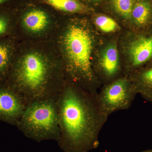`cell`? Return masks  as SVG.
<instances>
[{
    "label": "cell",
    "instance_id": "1",
    "mask_svg": "<svg viewBox=\"0 0 152 152\" xmlns=\"http://www.w3.org/2000/svg\"><path fill=\"white\" fill-rule=\"evenodd\" d=\"M96 95L74 83L64 84L57 99L60 137L65 152H88L99 146V136L108 116L101 111Z\"/></svg>",
    "mask_w": 152,
    "mask_h": 152
},
{
    "label": "cell",
    "instance_id": "2",
    "mask_svg": "<svg viewBox=\"0 0 152 152\" xmlns=\"http://www.w3.org/2000/svg\"><path fill=\"white\" fill-rule=\"evenodd\" d=\"M52 67L39 55L30 53L12 64L4 86L18 93L27 105L36 101L57 99L64 85L55 83Z\"/></svg>",
    "mask_w": 152,
    "mask_h": 152
},
{
    "label": "cell",
    "instance_id": "3",
    "mask_svg": "<svg viewBox=\"0 0 152 152\" xmlns=\"http://www.w3.org/2000/svg\"><path fill=\"white\" fill-rule=\"evenodd\" d=\"M64 46L69 60L67 72L80 87L96 94L99 84L91 62L93 41L88 31L78 25L71 26L65 36Z\"/></svg>",
    "mask_w": 152,
    "mask_h": 152
},
{
    "label": "cell",
    "instance_id": "4",
    "mask_svg": "<svg viewBox=\"0 0 152 152\" xmlns=\"http://www.w3.org/2000/svg\"><path fill=\"white\" fill-rule=\"evenodd\" d=\"M57 99L36 101L27 106L16 126L27 137L40 142L60 137Z\"/></svg>",
    "mask_w": 152,
    "mask_h": 152
},
{
    "label": "cell",
    "instance_id": "5",
    "mask_svg": "<svg viewBox=\"0 0 152 152\" xmlns=\"http://www.w3.org/2000/svg\"><path fill=\"white\" fill-rule=\"evenodd\" d=\"M126 77H121L104 85L96 95L101 111L109 117L118 111L128 110L132 105L137 91Z\"/></svg>",
    "mask_w": 152,
    "mask_h": 152
},
{
    "label": "cell",
    "instance_id": "6",
    "mask_svg": "<svg viewBox=\"0 0 152 152\" xmlns=\"http://www.w3.org/2000/svg\"><path fill=\"white\" fill-rule=\"evenodd\" d=\"M27 106L18 93L0 86V121L16 126Z\"/></svg>",
    "mask_w": 152,
    "mask_h": 152
},
{
    "label": "cell",
    "instance_id": "7",
    "mask_svg": "<svg viewBox=\"0 0 152 152\" xmlns=\"http://www.w3.org/2000/svg\"><path fill=\"white\" fill-rule=\"evenodd\" d=\"M99 69L107 84L118 79L116 77L121 68L118 53L115 46L108 47L104 51L99 62Z\"/></svg>",
    "mask_w": 152,
    "mask_h": 152
},
{
    "label": "cell",
    "instance_id": "8",
    "mask_svg": "<svg viewBox=\"0 0 152 152\" xmlns=\"http://www.w3.org/2000/svg\"><path fill=\"white\" fill-rule=\"evenodd\" d=\"M132 66H138L152 56V38H141L133 42L129 48Z\"/></svg>",
    "mask_w": 152,
    "mask_h": 152
},
{
    "label": "cell",
    "instance_id": "9",
    "mask_svg": "<svg viewBox=\"0 0 152 152\" xmlns=\"http://www.w3.org/2000/svg\"><path fill=\"white\" fill-rule=\"evenodd\" d=\"M0 40V85L5 84L12 66V46L7 41Z\"/></svg>",
    "mask_w": 152,
    "mask_h": 152
},
{
    "label": "cell",
    "instance_id": "10",
    "mask_svg": "<svg viewBox=\"0 0 152 152\" xmlns=\"http://www.w3.org/2000/svg\"><path fill=\"white\" fill-rule=\"evenodd\" d=\"M48 23V16L43 11L33 10L25 15L24 23L28 29L38 32L46 27Z\"/></svg>",
    "mask_w": 152,
    "mask_h": 152
},
{
    "label": "cell",
    "instance_id": "11",
    "mask_svg": "<svg viewBox=\"0 0 152 152\" xmlns=\"http://www.w3.org/2000/svg\"><path fill=\"white\" fill-rule=\"evenodd\" d=\"M59 10L70 13H82L86 11L84 5L77 0H42Z\"/></svg>",
    "mask_w": 152,
    "mask_h": 152
},
{
    "label": "cell",
    "instance_id": "12",
    "mask_svg": "<svg viewBox=\"0 0 152 152\" xmlns=\"http://www.w3.org/2000/svg\"><path fill=\"white\" fill-rule=\"evenodd\" d=\"M150 7L148 3L140 2L133 7L132 15L137 24H145L148 21L150 13Z\"/></svg>",
    "mask_w": 152,
    "mask_h": 152
},
{
    "label": "cell",
    "instance_id": "13",
    "mask_svg": "<svg viewBox=\"0 0 152 152\" xmlns=\"http://www.w3.org/2000/svg\"><path fill=\"white\" fill-rule=\"evenodd\" d=\"M115 10L117 12L129 18L132 15L133 8L132 0H112Z\"/></svg>",
    "mask_w": 152,
    "mask_h": 152
},
{
    "label": "cell",
    "instance_id": "14",
    "mask_svg": "<svg viewBox=\"0 0 152 152\" xmlns=\"http://www.w3.org/2000/svg\"><path fill=\"white\" fill-rule=\"evenodd\" d=\"M141 80L142 87L137 89V92L141 91L145 96L152 99V69L142 74Z\"/></svg>",
    "mask_w": 152,
    "mask_h": 152
},
{
    "label": "cell",
    "instance_id": "15",
    "mask_svg": "<svg viewBox=\"0 0 152 152\" xmlns=\"http://www.w3.org/2000/svg\"><path fill=\"white\" fill-rule=\"evenodd\" d=\"M95 23L98 27L104 32H113L118 28L116 22L113 19L106 16H98L95 20Z\"/></svg>",
    "mask_w": 152,
    "mask_h": 152
},
{
    "label": "cell",
    "instance_id": "16",
    "mask_svg": "<svg viewBox=\"0 0 152 152\" xmlns=\"http://www.w3.org/2000/svg\"><path fill=\"white\" fill-rule=\"evenodd\" d=\"M0 7V39L8 34L10 31L11 21L8 15L1 10Z\"/></svg>",
    "mask_w": 152,
    "mask_h": 152
},
{
    "label": "cell",
    "instance_id": "17",
    "mask_svg": "<svg viewBox=\"0 0 152 152\" xmlns=\"http://www.w3.org/2000/svg\"><path fill=\"white\" fill-rule=\"evenodd\" d=\"M3 1H4V0H0V4H1V3Z\"/></svg>",
    "mask_w": 152,
    "mask_h": 152
},
{
    "label": "cell",
    "instance_id": "18",
    "mask_svg": "<svg viewBox=\"0 0 152 152\" xmlns=\"http://www.w3.org/2000/svg\"><path fill=\"white\" fill-rule=\"evenodd\" d=\"M145 152H152V151H146Z\"/></svg>",
    "mask_w": 152,
    "mask_h": 152
},
{
    "label": "cell",
    "instance_id": "19",
    "mask_svg": "<svg viewBox=\"0 0 152 152\" xmlns=\"http://www.w3.org/2000/svg\"><path fill=\"white\" fill-rule=\"evenodd\" d=\"M0 86H1V85H0Z\"/></svg>",
    "mask_w": 152,
    "mask_h": 152
}]
</instances>
